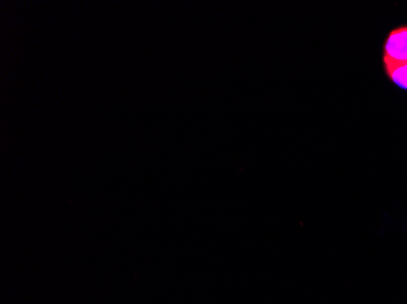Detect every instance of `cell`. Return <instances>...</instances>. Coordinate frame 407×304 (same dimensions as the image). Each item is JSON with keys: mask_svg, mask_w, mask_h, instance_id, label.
I'll return each mask as SVG.
<instances>
[{"mask_svg": "<svg viewBox=\"0 0 407 304\" xmlns=\"http://www.w3.org/2000/svg\"><path fill=\"white\" fill-rule=\"evenodd\" d=\"M386 76L396 87L407 90V63L405 64H383Z\"/></svg>", "mask_w": 407, "mask_h": 304, "instance_id": "2", "label": "cell"}, {"mask_svg": "<svg viewBox=\"0 0 407 304\" xmlns=\"http://www.w3.org/2000/svg\"><path fill=\"white\" fill-rule=\"evenodd\" d=\"M407 63V26H401L388 34L383 45V64Z\"/></svg>", "mask_w": 407, "mask_h": 304, "instance_id": "1", "label": "cell"}]
</instances>
